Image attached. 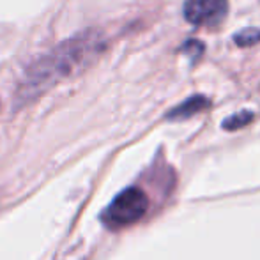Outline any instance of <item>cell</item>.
<instances>
[{"label":"cell","instance_id":"5b68a950","mask_svg":"<svg viewBox=\"0 0 260 260\" xmlns=\"http://www.w3.org/2000/svg\"><path fill=\"white\" fill-rule=\"evenodd\" d=\"M253 112H250V110H243V112H237L234 113V115L226 117L225 120H223V129L226 131H236V129H241V127L248 126V124L253 120Z\"/></svg>","mask_w":260,"mask_h":260},{"label":"cell","instance_id":"277c9868","mask_svg":"<svg viewBox=\"0 0 260 260\" xmlns=\"http://www.w3.org/2000/svg\"><path fill=\"white\" fill-rule=\"evenodd\" d=\"M207 106H209V100L206 96H193V98H189V100H186L182 105L170 110V112L167 113V119L168 120L189 119V117L197 115V113H200L202 110H206Z\"/></svg>","mask_w":260,"mask_h":260},{"label":"cell","instance_id":"6da1fadb","mask_svg":"<svg viewBox=\"0 0 260 260\" xmlns=\"http://www.w3.org/2000/svg\"><path fill=\"white\" fill-rule=\"evenodd\" d=\"M103 50V36L96 30L82 32L60 43L25 71L20 85V100H34L52 89L55 83L85 71L98 60Z\"/></svg>","mask_w":260,"mask_h":260},{"label":"cell","instance_id":"3957f363","mask_svg":"<svg viewBox=\"0 0 260 260\" xmlns=\"http://www.w3.org/2000/svg\"><path fill=\"white\" fill-rule=\"evenodd\" d=\"M184 18L197 27H214L229 13V0H186Z\"/></svg>","mask_w":260,"mask_h":260},{"label":"cell","instance_id":"7a4b0ae2","mask_svg":"<svg viewBox=\"0 0 260 260\" xmlns=\"http://www.w3.org/2000/svg\"><path fill=\"white\" fill-rule=\"evenodd\" d=\"M149 207V199L140 188L131 186L120 191L115 199L110 202V206L101 214V221L108 229L119 230L127 225H133L138 219L144 218Z\"/></svg>","mask_w":260,"mask_h":260},{"label":"cell","instance_id":"8992f818","mask_svg":"<svg viewBox=\"0 0 260 260\" xmlns=\"http://www.w3.org/2000/svg\"><path fill=\"white\" fill-rule=\"evenodd\" d=\"M260 41V28H244L239 34L234 36V43L241 48L246 46H253Z\"/></svg>","mask_w":260,"mask_h":260}]
</instances>
